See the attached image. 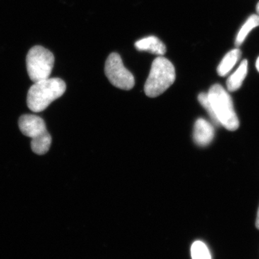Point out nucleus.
Listing matches in <instances>:
<instances>
[{
	"mask_svg": "<svg viewBox=\"0 0 259 259\" xmlns=\"http://www.w3.org/2000/svg\"><path fill=\"white\" fill-rule=\"evenodd\" d=\"M259 26V16L258 15H250L249 18L247 19L246 21L243 24V26L240 29L237 37L236 41H235V45L236 47H241L242 44L244 42L245 39L248 36V34L253 29L257 28Z\"/></svg>",
	"mask_w": 259,
	"mask_h": 259,
	"instance_id": "obj_11",
	"label": "nucleus"
},
{
	"mask_svg": "<svg viewBox=\"0 0 259 259\" xmlns=\"http://www.w3.org/2000/svg\"><path fill=\"white\" fill-rule=\"evenodd\" d=\"M66 83L59 78H49L34 82L27 96L28 108L34 112L44 111L54 100L64 95Z\"/></svg>",
	"mask_w": 259,
	"mask_h": 259,
	"instance_id": "obj_1",
	"label": "nucleus"
},
{
	"mask_svg": "<svg viewBox=\"0 0 259 259\" xmlns=\"http://www.w3.org/2000/svg\"><path fill=\"white\" fill-rule=\"evenodd\" d=\"M207 94L219 125H223L228 131H236L239 127V120L229 94L218 83L212 85Z\"/></svg>",
	"mask_w": 259,
	"mask_h": 259,
	"instance_id": "obj_2",
	"label": "nucleus"
},
{
	"mask_svg": "<svg viewBox=\"0 0 259 259\" xmlns=\"http://www.w3.org/2000/svg\"><path fill=\"white\" fill-rule=\"evenodd\" d=\"M255 67H256L257 71L259 72V56L257 59L256 62H255Z\"/></svg>",
	"mask_w": 259,
	"mask_h": 259,
	"instance_id": "obj_15",
	"label": "nucleus"
},
{
	"mask_svg": "<svg viewBox=\"0 0 259 259\" xmlns=\"http://www.w3.org/2000/svg\"><path fill=\"white\" fill-rule=\"evenodd\" d=\"M248 63L246 59L242 61L241 64L238 66L233 74L228 77L227 80V88L229 92H236L239 90L243 84V81L247 76L248 73Z\"/></svg>",
	"mask_w": 259,
	"mask_h": 259,
	"instance_id": "obj_9",
	"label": "nucleus"
},
{
	"mask_svg": "<svg viewBox=\"0 0 259 259\" xmlns=\"http://www.w3.org/2000/svg\"><path fill=\"white\" fill-rule=\"evenodd\" d=\"M256 12H257V15L259 16V2L258 3V4L256 5Z\"/></svg>",
	"mask_w": 259,
	"mask_h": 259,
	"instance_id": "obj_16",
	"label": "nucleus"
},
{
	"mask_svg": "<svg viewBox=\"0 0 259 259\" xmlns=\"http://www.w3.org/2000/svg\"><path fill=\"white\" fill-rule=\"evenodd\" d=\"M241 56V51L238 49L230 51L223 57V60L220 63L218 67V74L221 76H225L229 74L235 65L238 63Z\"/></svg>",
	"mask_w": 259,
	"mask_h": 259,
	"instance_id": "obj_10",
	"label": "nucleus"
},
{
	"mask_svg": "<svg viewBox=\"0 0 259 259\" xmlns=\"http://www.w3.org/2000/svg\"><path fill=\"white\" fill-rule=\"evenodd\" d=\"M54 62L55 58L50 51L40 46L32 47L26 56L29 77L33 82L49 79Z\"/></svg>",
	"mask_w": 259,
	"mask_h": 259,
	"instance_id": "obj_5",
	"label": "nucleus"
},
{
	"mask_svg": "<svg viewBox=\"0 0 259 259\" xmlns=\"http://www.w3.org/2000/svg\"><path fill=\"white\" fill-rule=\"evenodd\" d=\"M135 47L138 51H148L159 56L164 55L166 52L165 44L157 37L153 35L138 40L135 44Z\"/></svg>",
	"mask_w": 259,
	"mask_h": 259,
	"instance_id": "obj_8",
	"label": "nucleus"
},
{
	"mask_svg": "<svg viewBox=\"0 0 259 259\" xmlns=\"http://www.w3.org/2000/svg\"><path fill=\"white\" fill-rule=\"evenodd\" d=\"M191 255L192 259H212L208 247L200 241L194 242L192 245Z\"/></svg>",
	"mask_w": 259,
	"mask_h": 259,
	"instance_id": "obj_12",
	"label": "nucleus"
},
{
	"mask_svg": "<svg viewBox=\"0 0 259 259\" xmlns=\"http://www.w3.org/2000/svg\"><path fill=\"white\" fill-rule=\"evenodd\" d=\"M176 71L173 64L163 56L153 61L151 71L144 86V92L149 97H156L166 91L175 83Z\"/></svg>",
	"mask_w": 259,
	"mask_h": 259,
	"instance_id": "obj_3",
	"label": "nucleus"
},
{
	"mask_svg": "<svg viewBox=\"0 0 259 259\" xmlns=\"http://www.w3.org/2000/svg\"><path fill=\"white\" fill-rule=\"evenodd\" d=\"M214 130L212 124L203 118H199L194 123L193 139L199 146H208L214 139Z\"/></svg>",
	"mask_w": 259,
	"mask_h": 259,
	"instance_id": "obj_7",
	"label": "nucleus"
},
{
	"mask_svg": "<svg viewBox=\"0 0 259 259\" xmlns=\"http://www.w3.org/2000/svg\"><path fill=\"white\" fill-rule=\"evenodd\" d=\"M198 101L199 103H200V105L208 112L214 123L215 124V125H220L219 123H218L217 118H216L215 115H214V112H213L210 103H209L208 97H207V94L204 93L199 94L198 95Z\"/></svg>",
	"mask_w": 259,
	"mask_h": 259,
	"instance_id": "obj_13",
	"label": "nucleus"
},
{
	"mask_svg": "<svg viewBox=\"0 0 259 259\" xmlns=\"http://www.w3.org/2000/svg\"><path fill=\"white\" fill-rule=\"evenodd\" d=\"M22 134L32 139V151L37 155H44L51 147L52 138L48 132L45 121L39 116L23 115L18 121Z\"/></svg>",
	"mask_w": 259,
	"mask_h": 259,
	"instance_id": "obj_4",
	"label": "nucleus"
},
{
	"mask_svg": "<svg viewBox=\"0 0 259 259\" xmlns=\"http://www.w3.org/2000/svg\"><path fill=\"white\" fill-rule=\"evenodd\" d=\"M105 72L107 79L115 88L123 90L134 88L135 78L122 62L120 56L117 53H112L105 62Z\"/></svg>",
	"mask_w": 259,
	"mask_h": 259,
	"instance_id": "obj_6",
	"label": "nucleus"
},
{
	"mask_svg": "<svg viewBox=\"0 0 259 259\" xmlns=\"http://www.w3.org/2000/svg\"><path fill=\"white\" fill-rule=\"evenodd\" d=\"M255 226H256L257 229L259 230V208L258 214H257L256 221H255Z\"/></svg>",
	"mask_w": 259,
	"mask_h": 259,
	"instance_id": "obj_14",
	"label": "nucleus"
}]
</instances>
